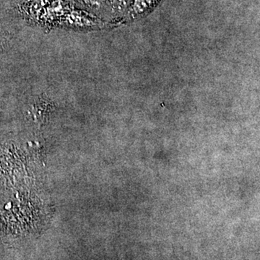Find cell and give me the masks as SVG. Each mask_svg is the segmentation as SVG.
I'll return each instance as SVG.
<instances>
[{"label":"cell","instance_id":"obj_1","mask_svg":"<svg viewBox=\"0 0 260 260\" xmlns=\"http://www.w3.org/2000/svg\"><path fill=\"white\" fill-rule=\"evenodd\" d=\"M88 6L94 8H99L103 4L104 0H84Z\"/></svg>","mask_w":260,"mask_h":260},{"label":"cell","instance_id":"obj_2","mask_svg":"<svg viewBox=\"0 0 260 260\" xmlns=\"http://www.w3.org/2000/svg\"><path fill=\"white\" fill-rule=\"evenodd\" d=\"M115 2L118 8H124L128 3V0H115Z\"/></svg>","mask_w":260,"mask_h":260}]
</instances>
